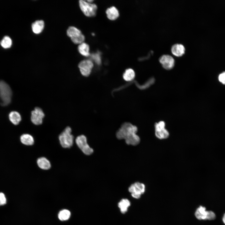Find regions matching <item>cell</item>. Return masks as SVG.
<instances>
[{
  "mask_svg": "<svg viewBox=\"0 0 225 225\" xmlns=\"http://www.w3.org/2000/svg\"><path fill=\"white\" fill-rule=\"evenodd\" d=\"M138 128L136 126L128 122L123 124L116 133V137L119 139H124L128 145L135 146L140 141L139 137L136 134Z\"/></svg>",
  "mask_w": 225,
  "mask_h": 225,
  "instance_id": "obj_1",
  "label": "cell"
},
{
  "mask_svg": "<svg viewBox=\"0 0 225 225\" xmlns=\"http://www.w3.org/2000/svg\"><path fill=\"white\" fill-rule=\"evenodd\" d=\"M12 93L9 85L5 82L0 81V99L1 104L5 106L11 102Z\"/></svg>",
  "mask_w": 225,
  "mask_h": 225,
  "instance_id": "obj_2",
  "label": "cell"
},
{
  "mask_svg": "<svg viewBox=\"0 0 225 225\" xmlns=\"http://www.w3.org/2000/svg\"><path fill=\"white\" fill-rule=\"evenodd\" d=\"M72 129L67 127L59 136V140L62 146L65 148H69L73 145V137L71 134Z\"/></svg>",
  "mask_w": 225,
  "mask_h": 225,
  "instance_id": "obj_3",
  "label": "cell"
},
{
  "mask_svg": "<svg viewBox=\"0 0 225 225\" xmlns=\"http://www.w3.org/2000/svg\"><path fill=\"white\" fill-rule=\"evenodd\" d=\"M67 33V35L71 38L72 41L75 44H80L84 41V36L79 30L75 27H69Z\"/></svg>",
  "mask_w": 225,
  "mask_h": 225,
  "instance_id": "obj_4",
  "label": "cell"
},
{
  "mask_svg": "<svg viewBox=\"0 0 225 225\" xmlns=\"http://www.w3.org/2000/svg\"><path fill=\"white\" fill-rule=\"evenodd\" d=\"M80 8L83 13L88 17H92L95 15L97 9L96 5L80 0L79 1Z\"/></svg>",
  "mask_w": 225,
  "mask_h": 225,
  "instance_id": "obj_5",
  "label": "cell"
},
{
  "mask_svg": "<svg viewBox=\"0 0 225 225\" xmlns=\"http://www.w3.org/2000/svg\"><path fill=\"white\" fill-rule=\"evenodd\" d=\"M78 147L86 155H90L93 152V149L88 144L86 136L82 135L78 136L75 140Z\"/></svg>",
  "mask_w": 225,
  "mask_h": 225,
  "instance_id": "obj_6",
  "label": "cell"
},
{
  "mask_svg": "<svg viewBox=\"0 0 225 225\" xmlns=\"http://www.w3.org/2000/svg\"><path fill=\"white\" fill-rule=\"evenodd\" d=\"M145 185L138 182L132 184L128 188V191L131 193L132 197L136 199L140 198L145 192Z\"/></svg>",
  "mask_w": 225,
  "mask_h": 225,
  "instance_id": "obj_7",
  "label": "cell"
},
{
  "mask_svg": "<svg viewBox=\"0 0 225 225\" xmlns=\"http://www.w3.org/2000/svg\"><path fill=\"white\" fill-rule=\"evenodd\" d=\"M155 135L157 138L160 139L168 138L169 133L165 128V123L163 121H160L155 124Z\"/></svg>",
  "mask_w": 225,
  "mask_h": 225,
  "instance_id": "obj_8",
  "label": "cell"
},
{
  "mask_svg": "<svg viewBox=\"0 0 225 225\" xmlns=\"http://www.w3.org/2000/svg\"><path fill=\"white\" fill-rule=\"evenodd\" d=\"M31 120L33 124L40 125L42 123L45 114L41 108L35 107L31 111Z\"/></svg>",
  "mask_w": 225,
  "mask_h": 225,
  "instance_id": "obj_9",
  "label": "cell"
},
{
  "mask_svg": "<svg viewBox=\"0 0 225 225\" xmlns=\"http://www.w3.org/2000/svg\"><path fill=\"white\" fill-rule=\"evenodd\" d=\"M93 66V62L89 60H82L78 65L81 74L84 77H88L90 74Z\"/></svg>",
  "mask_w": 225,
  "mask_h": 225,
  "instance_id": "obj_10",
  "label": "cell"
},
{
  "mask_svg": "<svg viewBox=\"0 0 225 225\" xmlns=\"http://www.w3.org/2000/svg\"><path fill=\"white\" fill-rule=\"evenodd\" d=\"M159 61L162 67L167 70H170L175 65V60L171 55L168 54L163 55L159 58Z\"/></svg>",
  "mask_w": 225,
  "mask_h": 225,
  "instance_id": "obj_11",
  "label": "cell"
},
{
  "mask_svg": "<svg viewBox=\"0 0 225 225\" xmlns=\"http://www.w3.org/2000/svg\"><path fill=\"white\" fill-rule=\"evenodd\" d=\"M184 46L180 43H176L173 45L171 48V52L173 54L177 57L182 56L185 52Z\"/></svg>",
  "mask_w": 225,
  "mask_h": 225,
  "instance_id": "obj_12",
  "label": "cell"
},
{
  "mask_svg": "<svg viewBox=\"0 0 225 225\" xmlns=\"http://www.w3.org/2000/svg\"><path fill=\"white\" fill-rule=\"evenodd\" d=\"M208 211L205 207L200 206L196 209L195 213L196 217L199 220H207Z\"/></svg>",
  "mask_w": 225,
  "mask_h": 225,
  "instance_id": "obj_13",
  "label": "cell"
},
{
  "mask_svg": "<svg viewBox=\"0 0 225 225\" xmlns=\"http://www.w3.org/2000/svg\"><path fill=\"white\" fill-rule=\"evenodd\" d=\"M44 26V23L43 21L37 20L33 22L32 25V31L35 34H39L42 31Z\"/></svg>",
  "mask_w": 225,
  "mask_h": 225,
  "instance_id": "obj_14",
  "label": "cell"
},
{
  "mask_svg": "<svg viewBox=\"0 0 225 225\" xmlns=\"http://www.w3.org/2000/svg\"><path fill=\"white\" fill-rule=\"evenodd\" d=\"M37 163L39 168L43 170L49 169L51 167L50 161L43 157L38 158L37 160Z\"/></svg>",
  "mask_w": 225,
  "mask_h": 225,
  "instance_id": "obj_15",
  "label": "cell"
},
{
  "mask_svg": "<svg viewBox=\"0 0 225 225\" xmlns=\"http://www.w3.org/2000/svg\"><path fill=\"white\" fill-rule=\"evenodd\" d=\"M106 13L108 18L111 20H115L119 16V13L118 9L112 6L107 9Z\"/></svg>",
  "mask_w": 225,
  "mask_h": 225,
  "instance_id": "obj_16",
  "label": "cell"
},
{
  "mask_svg": "<svg viewBox=\"0 0 225 225\" xmlns=\"http://www.w3.org/2000/svg\"><path fill=\"white\" fill-rule=\"evenodd\" d=\"M130 205V202L126 198L122 199L118 204V206L120 209V212L122 214H124L127 212L128 208Z\"/></svg>",
  "mask_w": 225,
  "mask_h": 225,
  "instance_id": "obj_17",
  "label": "cell"
},
{
  "mask_svg": "<svg viewBox=\"0 0 225 225\" xmlns=\"http://www.w3.org/2000/svg\"><path fill=\"white\" fill-rule=\"evenodd\" d=\"M9 118L11 122L15 125L18 124L21 120V117L20 114L15 111L10 112Z\"/></svg>",
  "mask_w": 225,
  "mask_h": 225,
  "instance_id": "obj_18",
  "label": "cell"
},
{
  "mask_svg": "<svg viewBox=\"0 0 225 225\" xmlns=\"http://www.w3.org/2000/svg\"><path fill=\"white\" fill-rule=\"evenodd\" d=\"M21 142L26 145H32L34 143V139L32 136L28 134H24L20 137Z\"/></svg>",
  "mask_w": 225,
  "mask_h": 225,
  "instance_id": "obj_19",
  "label": "cell"
},
{
  "mask_svg": "<svg viewBox=\"0 0 225 225\" xmlns=\"http://www.w3.org/2000/svg\"><path fill=\"white\" fill-rule=\"evenodd\" d=\"M78 49L79 52L82 55L86 57L90 55L89 47L87 43L83 42L79 44Z\"/></svg>",
  "mask_w": 225,
  "mask_h": 225,
  "instance_id": "obj_20",
  "label": "cell"
},
{
  "mask_svg": "<svg viewBox=\"0 0 225 225\" xmlns=\"http://www.w3.org/2000/svg\"><path fill=\"white\" fill-rule=\"evenodd\" d=\"M135 76V73L134 70L128 68L126 70L123 74V79L126 81H129L132 80Z\"/></svg>",
  "mask_w": 225,
  "mask_h": 225,
  "instance_id": "obj_21",
  "label": "cell"
},
{
  "mask_svg": "<svg viewBox=\"0 0 225 225\" xmlns=\"http://www.w3.org/2000/svg\"><path fill=\"white\" fill-rule=\"evenodd\" d=\"M70 216V212L67 210H63L61 211L58 215L59 219L61 221L68 220Z\"/></svg>",
  "mask_w": 225,
  "mask_h": 225,
  "instance_id": "obj_22",
  "label": "cell"
},
{
  "mask_svg": "<svg viewBox=\"0 0 225 225\" xmlns=\"http://www.w3.org/2000/svg\"><path fill=\"white\" fill-rule=\"evenodd\" d=\"M2 46L5 48H10L12 44V41L11 38L7 36H5L1 42Z\"/></svg>",
  "mask_w": 225,
  "mask_h": 225,
  "instance_id": "obj_23",
  "label": "cell"
},
{
  "mask_svg": "<svg viewBox=\"0 0 225 225\" xmlns=\"http://www.w3.org/2000/svg\"><path fill=\"white\" fill-rule=\"evenodd\" d=\"M91 58L98 64L101 63V58L100 55L98 53L93 54L91 55Z\"/></svg>",
  "mask_w": 225,
  "mask_h": 225,
  "instance_id": "obj_24",
  "label": "cell"
},
{
  "mask_svg": "<svg viewBox=\"0 0 225 225\" xmlns=\"http://www.w3.org/2000/svg\"><path fill=\"white\" fill-rule=\"evenodd\" d=\"M219 81L223 84H225V72L221 73L218 76Z\"/></svg>",
  "mask_w": 225,
  "mask_h": 225,
  "instance_id": "obj_25",
  "label": "cell"
},
{
  "mask_svg": "<svg viewBox=\"0 0 225 225\" xmlns=\"http://www.w3.org/2000/svg\"><path fill=\"white\" fill-rule=\"evenodd\" d=\"M6 199L4 194L0 193V205H2L6 204Z\"/></svg>",
  "mask_w": 225,
  "mask_h": 225,
  "instance_id": "obj_26",
  "label": "cell"
},
{
  "mask_svg": "<svg viewBox=\"0 0 225 225\" xmlns=\"http://www.w3.org/2000/svg\"><path fill=\"white\" fill-rule=\"evenodd\" d=\"M215 214L212 211H208L207 220H212L215 218Z\"/></svg>",
  "mask_w": 225,
  "mask_h": 225,
  "instance_id": "obj_27",
  "label": "cell"
},
{
  "mask_svg": "<svg viewBox=\"0 0 225 225\" xmlns=\"http://www.w3.org/2000/svg\"><path fill=\"white\" fill-rule=\"evenodd\" d=\"M222 221L224 224H225V213L224 214L222 218Z\"/></svg>",
  "mask_w": 225,
  "mask_h": 225,
  "instance_id": "obj_28",
  "label": "cell"
}]
</instances>
